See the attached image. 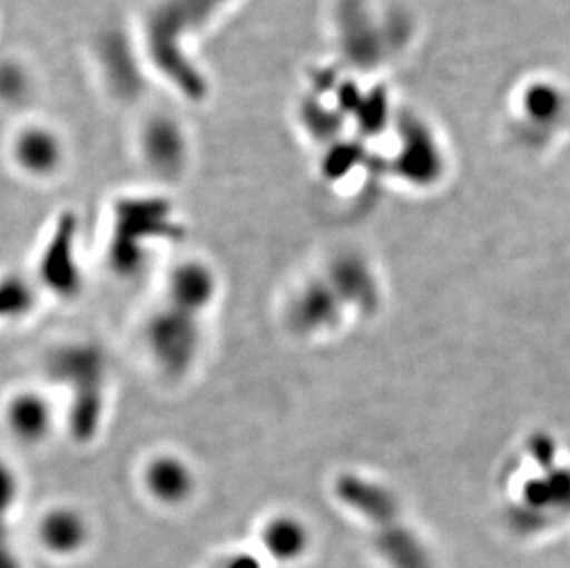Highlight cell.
Here are the masks:
<instances>
[{
    "label": "cell",
    "mask_w": 570,
    "mask_h": 568,
    "mask_svg": "<svg viewBox=\"0 0 570 568\" xmlns=\"http://www.w3.org/2000/svg\"><path fill=\"white\" fill-rule=\"evenodd\" d=\"M226 568H261V564L254 556H237L229 561Z\"/></svg>",
    "instance_id": "15"
},
{
    "label": "cell",
    "mask_w": 570,
    "mask_h": 568,
    "mask_svg": "<svg viewBox=\"0 0 570 568\" xmlns=\"http://www.w3.org/2000/svg\"><path fill=\"white\" fill-rule=\"evenodd\" d=\"M16 157L22 170L36 177H49L60 168L63 150L55 134L33 128L17 140Z\"/></svg>",
    "instance_id": "9"
},
{
    "label": "cell",
    "mask_w": 570,
    "mask_h": 568,
    "mask_svg": "<svg viewBox=\"0 0 570 568\" xmlns=\"http://www.w3.org/2000/svg\"><path fill=\"white\" fill-rule=\"evenodd\" d=\"M39 542L55 556H75L89 541V520L72 506H56L41 517Z\"/></svg>",
    "instance_id": "8"
},
{
    "label": "cell",
    "mask_w": 570,
    "mask_h": 568,
    "mask_svg": "<svg viewBox=\"0 0 570 568\" xmlns=\"http://www.w3.org/2000/svg\"><path fill=\"white\" fill-rule=\"evenodd\" d=\"M220 294V280L215 268L202 258H187L176 264L165 283V305L190 316L204 317Z\"/></svg>",
    "instance_id": "3"
},
{
    "label": "cell",
    "mask_w": 570,
    "mask_h": 568,
    "mask_svg": "<svg viewBox=\"0 0 570 568\" xmlns=\"http://www.w3.org/2000/svg\"><path fill=\"white\" fill-rule=\"evenodd\" d=\"M47 373L70 393L69 424L80 441L95 438L104 418L108 362L97 343H65L47 359Z\"/></svg>",
    "instance_id": "1"
},
{
    "label": "cell",
    "mask_w": 570,
    "mask_h": 568,
    "mask_svg": "<svg viewBox=\"0 0 570 568\" xmlns=\"http://www.w3.org/2000/svg\"><path fill=\"white\" fill-rule=\"evenodd\" d=\"M75 235V221L63 218L39 257L38 272L41 284L60 297H75L81 288Z\"/></svg>",
    "instance_id": "6"
},
{
    "label": "cell",
    "mask_w": 570,
    "mask_h": 568,
    "mask_svg": "<svg viewBox=\"0 0 570 568\" xmlns=\"http://www.w3.org/2000/svg\"><path fill=\"white\" fill-rule=\"evenodd\" d=\"M21 493V482L16 469L0 460V552L11 550L8 545V515L13 510Z\"/></svg>",
    "instance_id": "13"
},
{
    "label": "cell",
    "mask_w": 570,
    "mask_h": 568,
    "mask_svg": "<svg viewBox=\"0 0 570 568\" xmlns=\"http://www.w3.org/2000/svg\"><path fill=\"white\" fill-rule=\"evenodd\" d=\"M24 89H27V80H24L21 70L16 69V67H2L0 69V97L17 100V98L22 97Z\"/></svg>",
    "instance_id": "14"
},
{
    "label": "cell",
    "mask_w": 570,
    "mask_h": 568,
    "mask_svg": "<svg viewBox=\"0 0 570 568\" xmlns=\"http://www.w3.org/2000/svg\"><path fill=\"white\" fill-rule=\"evenodd\" d=\"M36 303L32 284L21 275H8L0 280V322L16 320L32 311Z\"/></svg>",
    "instance_id": "12"
},
{
    "label": "cell",
    "mask_w": 570,
    "mask_h": 568,
    "mask_svg": "<svg viewBox=\"0 0 570 568\" xmlns=\"http://www.w3.org/2000/svg\"><path fill=\"white\" fill-rule=\"evenodd\" d=\"M140 482L148 497L156 500L157 505L178 508L193 499L198 488V474L184 456L157 452L142 466Z\"/></svg>",
    "instance_id": "4"
},
{
    "label": "cell",
    "mask_w": 570,
    "mask_h": 568,
    "mask_svg": "<svg viewBox=\"0 0 570 568\" xmlns=\"http://www.w3.org/2000/svg\"><path fill=\"white\" fill-rule=\"evenodd\" d=\"M266 552L277 561H296L307 552L311 536L307 526L292 515H277L264 526L261 537Z\"/></svg>",
    "instance_id": "10"
},
{
    "label": "cell",
    "mask_w": 570,
    "mask_h": 568,
    "mask_svg": "<svg viewBox=\"0 0 570 568\" xmlns=\"http://www.w3.org/2000/svg\"><path fill=\"white\" fill-rule=\"evenodd\" d=\"M4 424L17 443L24 447L43 445L55 432V404L38 388L19 390L6 402Z\"/></svg>",
    "instance_id": "5"
},
{
    "label": "cell",
    "mask_w": 570,
    "mask_h": 568,
    "mask_svg": "<svg viewBox=\"0 0 570 568\" xmlns=\"http://www.w3.org/2000/svg\"><path fill=\"white\" fill-rule=\"evenodd\" d=\"M145 340L157 370L170 379H181L189 375L202 353V317L163 303L146 323Z\"/></svg>",
    "instance_id": "2"
},
{
    "label": "cell",
    "mask_w": 570,
    "mask_h": 568,
    "mask_svg": "<svg viewBox=\"0 0 570 568\" xmlns=\"http://www.w3.org/2000/svg\"><path fill=\"white\" fill-rule=\"evenodd\" d=\"M342 305L344 303L328 281H313L292 297L288 322L296 333H322L336 325Z\"/></svg>",
    "instance_id": "7"
},
{
    "label": "cell",
    "mask_w": 570,
    "mask_h": 568,
    "mask_svg": "<svg viewBox=\"0 0 570 568\" xmlns=\"http://www.w3.org/2000/svg\"><path fill=\"white\" fill-rule=\"evenodd\" d=\"M145 151L151 168L163 176H176L184 167V137L174 124H151L146 131Z\"/></svg>",
    "instance_id": "11"
}]
</instances>
